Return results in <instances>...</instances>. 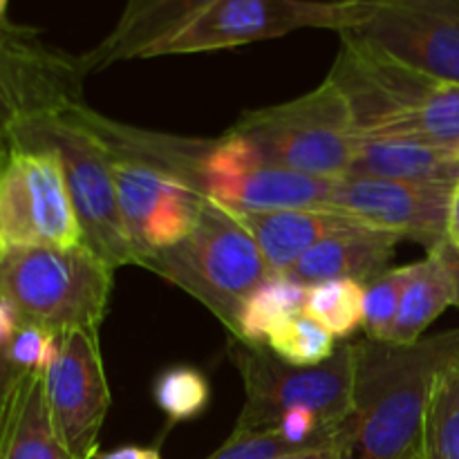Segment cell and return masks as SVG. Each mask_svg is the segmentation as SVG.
<instances>
[{
	"mask_svg": "<svg viewBox=\"0 0 459 459\" xmlns=\"http://www.w3.org/2000/svg\"><path fill=\"white\" fill-rule=\"evenodd\" d=\"M379 134H399L435 146H459V83H437L426 101Z\"/></svg>",
	"mask_w": 459,
	"mask_h": 459,
	"instance_id": "cell-24",
	"label": "cell"
},
{
	"mask_svg": "<svg viewBox=\"0 0 459 459\" xmlns=\"http://www.w3.org/2000/svg\"><path fill=\"white\" fill-rule=\"evenodd\" d=\"M112 272L88 247L0 251V296L22 325L54 334L99 332L108 314Z\"/></svg>",
	"mask_w": 459,
	"mask_h": 459,
	"instance_id": "cell-3",
	"label": "cell"
},
{
	"mask_svg": "<svg viewBox=\"0 0 459 459\" xmlns=\"http://www.w3.org/2000/svg\"><path fill=\"white\" fill-rule=\"evenodd\" d=\"M399 240L402 238L397 233L361 222L318 242L285 276L303 287L327 281H357L368 285L388 272Z\"/></svg>",
	"mask_w": 459,
	"mask_h": 459,
	"instance_id": "cell-16",
	"label": "cell"
},
{
	"mask_svg": "<svg viewBox=\"0 0 459 459\" xmlns=\"http://www.w3.org/2000/svg\"><path fill=\"white\" fill-rule=\"evenodd\" d=\"M142 269L191 294L238 339L247 299L272 276L258 245L224 206L204 197L193 231Z\"/></svg>",
	"mask_w": 459,
	"mask_h": 459,
	"instance_id": "cell-2",
	"label": "cell"
},
{
	"mask_svg": "<svg viewBox=\"0 0 459 459\" xmlns=\"http://www.w3.org/2000/svg\"><path fill=\"white\" fill-rule=\"evenodd\" d=\"M110 169L134 267H143L193 231L204 195L155 166L110 157Z\"/></svg>",
	"mask_w": 459,
	"mask_h": 459,
	"instance_id": "cell-12",
	"label": "cell"
},
{
	"mask_svg": "<svg viewBox=\"0 0 459 459\" xmlns=\"http://www.w3.org/2000/svg\"><path fill=\"white\" fill-rule=\"evenodd\" d=\"M3 148L48 151L56 155L83 227L85 247L110 269L126 264L134 267L133 249L121 224L110 152L81 119L79 106L61 115L36 117L7 126L3 128Z\"/></svg>",
	"mask_w": 459,
	"mask_h": 459,
	"instance_id": "cell-4",
	"label": "cell"
},
{
	"mask_svg": "<svg viewBox=\"0 0 459 459\" xmlns=\"http://www.w3.org/2000/svg\"><path fill=\"white\" fill-rule=\"evenodd\" d=\"M455 169H457V175H459V146L455 148Z\"/></svg>",
	"mask_w": 459,
	"mask_h": 459,
	"instance_id": "cell-36",
	"label": "cell"
},
{
	"mask_svg": "<svg viewBox=\"0 0 459 459\" xmlns=\"http://www.w3.org/2000/svg\"><path fill=\"white\" fill-rule=\"evenodd\" d=\"M354 0H220L191 22L143 52L142 58L220 52L299 30L343 34L357 21Z\"/></svg>",
	"mask_w": 459,
	"mask_h": 459,
	"instance_id": "cell-8",
	"label": "cell"
},
{
	"mask_svg": "<svg viewBox=\"0 0 459 459\" xmlns=\"http://www.w3.org/2000/svg\"><path fill=\"white\" fill-rule=\"evenodd\" d=\"M99 459H161L157 448H143V446H121L110 453H103Z\"/></svg>",
	"mask_w": 459,
	"mask_h": 459,
	"instance_id": "cell-32",
	"label": "cell"
},
{
	"mask_svg": "<svg viewBox=\"0 0 459 459\" xmlns=\"http://www.w3.org/2000/svg\"><path fill=\"white\" fill-rule=\"evenodd\" d=\"M233 215L251 233L272 273H290L318 242L361 224V220L334 209H281Z\"/></svg>",
	"mask_w": 459,
	"mask_h": 459,
	"instance_id": "cell-17",
	"label": "cell"
},
{
	"mask_svg": "<svg viewBox=\"0 0 459 459\" xmlns=\"http://www.w3.org/2000/svg\"><path fill=\"white\" fill-rule=\"evenodd\" d=\"M357 21L339 36L379 49L442 83H459V0H354Z\"/></svg>",
	"mask_w": 459,
	"mask_h": 459,
	"instance_id": "cell-10",
	"label": "cell"
},
{
	"mask_svg": "<svg viewBox=\"0 0 459 459\" xmlns=\"http://www.w3.org/2000/svg\"><path fill=\"white\" fill-rule=\"evenodd\" d=\"M299 451L303 448L294 446L278 429L254 430V433L233 430L231 437L204 459H278Z\"/></svg>",
	"mask_w": 459,
	"mask_h": 459,
	"instance_id": "cell-30",
	"label": "cell"
},
{
	"mask_svg": "<svg viewBox=\"0 0 459 459\" xmlns=\"http://www.w3.org/2000/svg\"><path fill=\"white\" fill-rule=\"evenodd\" d=\"M49 417L63 446L74 459H97L99 435L110 411L99 332L61 334L58 357L45 372Z\"/></svg>",
	"mask_w": 459,
	"mask_h": 459,
	"instance_id": "cell-13",
	"label": "cell"
},
{
	"mask_svg": "<svg viewBox=\"0 0 459 459\" xmlns=\"http://www.w3.org/2000/svg\"><path fill=\"white\" fill-rule=\"evenodd\" d=\"M455 305V281L439 251L426 254L424 260L412 263L411 278L403 290L394 323L393 343L412 345L446 307Z\"/></svg>",
	"mask_w": 459,
	"mask_h": 459,
	"instance_id": "cell-21",
	"label": "cell"
},
{
	"mask_svg": "<svg viewBox=\"0 0 459 459\" xmlns=\"http://www.w3.org/2000/svg\"><path fill=\"white\" fill-rule=\"evenodd\" d=\"M231 130L269 164L321 179L348 178L359 139L352 110L330 79L287 103L245 112Z\"/></svg>",
	"mask_w": 459,
	"mask_h": 459,
	"instance_id": "cell-6",
	"label": "cell"
},
{
	"mask_svg": "<svg viewBox=\"0 0 459 459\" xmlns=\"http://www.w3.org/2000/svg\"><path fill=\"white\" fill-rule=\"evenodd\" d=\"M152 397L173 424L202 415L211 402V385L197 368L170 366L155 377Z\"/></svg>",
	"mask_w": 459,
	"mask_h": 459,
	"instance_id": "cell-27",
	"label": "cell"
},
{
	"mask_svg": "<svg viewBox=\"0 0 459 459\" xmlns=\"http://www.w3.org/2000/svg\"><path fill=\"white\" fill-rule=\"evenodd\" d=\"M446 242L459 254V182L453 188L451 209H448V227H446Z\"/></svg>",
	"mask_w": 459,
	"mask_h": 459,
	"instance_id": "cell-31",
	"label": "cell"
},
{
	"mask_svg": "<svg viewBox=\"0 0 459 459\" xmlns=\"http://www.w3.org/2000/svg\"><path fill=\"white\" fill-rule=\"evenodd\" d=\"M0 459H74L52 424L45 397V372L3 388Z\"/></svg>",
	"mask_w": 459,
	"mask_h": 459,
	"instance_id": "cell-19",
	"label": "cell"
},
{
	"mask_svg": "<svg viewBox=\"0 0 459 459\" xmlns=\"http://www.w3.org/2000/svg\"><path fill=\"white\" fill-rule=\"evenodd\" d=\"M421 459H459V357L437 372L420 439Z\"/></svg>",
	"mask_w": 459,
	"mask_h": 459,
	"instance_id": "cell-22",
	"label": "cell"
},
{
	"mask_svg": "<svg viewBox=\"0 0 459 459\" xmlns=\"http://www.w3.org/2000/svg\"><path fill=\"white\" fill-rule=\"evenodd\" d=\"M412 264L388 269L366 285V305H363V332L368 339L393 343L394 323L403 290L411 278Z\"/></svg>",
	"mask_w": 459,
	"mask_h": 459,
	"instance_id": "cell-29",
	"label": "cell"
},
{
	"mask_svg": "<svg viewBox=\"0 0 459 459\" xmlns=\"http://www.w3.org/2000/svg\"><path fill=\"white\" fill-rule=\"evenodd\" d=\"M267 348L291 366H318L327 361L339 345L321 323L300 312L269 332Z\"/></svg>",
	"mask_w": 459,
	"mask_h": 459,
	"instance_id": "cell-26",
	"label": "cell"
},
{
	"mask_svg": "<svg viewBox=\"0 0 459 459\" xmlns=\"http://www.w3.org/2000/svg\"><path fill=\"white\" fill-rule=\"evenodd\" d=\"M305 299H307V287L299 285L285 273H272L247 299L238 341L249 345H267L269 332L285 318L303 312Z\"/></svg>",
	"mask_w": 459,
	"mask_h": 459,
	"instance_id": "cell-23",
	"label": "cell"
},
{
	"mask_svg": "<svg viewBox=\"0 0 459 459\" xmlns=\"http://www.w3.org/2000/svg\"><path fill=\"white\" fill-rule=\"evenodd\" d=\"M90 76L83 54L72 56L40 39L34 27L0 25V106L3 128L36 117L61 115L81 106Z\"/></svg>",
	"mask_w": 459,
	"mask_h": 459,
	"instance_id": "cell-11",
	"label": "cell"
},
{
	"mask_svg": "<svg viewBox=\"0 0 459 459\" xmlns=\"http://www.w3.org/2000/svg\"><path fill=\"white\" fill-rule=\"evenodd\" d=\"M327 79L348 101L357 134L384 133L420 108L435 85L442 83L350 36H341V49Z\"/></svg>",
	"mask_w": 459,
	"mask_h": 459,
	"instance_id": "cell-15",
	"label": "cell"
},
{
	"mask_svg": "<svg viewBox=\"0 0 459 459\" xmlns=\"http://www.w3.org/2000/svg\"><path fill=\"white\" fill-rule=\"evenodd\" d=\"M350 175L402 182H459L455 148L399 134H359Z\"/></svg>",
	"mask_w": 459,
	"mask_h": 459,
	"instance_id": "cell-20",
	"label": "cell"
},
{
	"mask_svg": "<svg viewBox=\"0 0 459 459\" xmlns=\"http://www.w3.org/2000/svg\"><path fill=\"white\" fill-rule=\"evenodd\" d=\"M229 359L245 385V406L233 426L236 433L276 429L296 408L316 412L330 429H341L352 415L357 350L350 341H341L334 354L318 366H291L267 345L238 339H231Z\"/></svg>",
	"mask_w": 459,
	"mask_h": 459,
	"instance_id": "cell-5",
	"label": "cell"
},
{
	"mask_svg": "<svg viewBox=\"0 0 459 459\" xmlns=\"http://www.w3.org/2000/svg\"><path fill=\"white\" fill-rule=\"evenodd\" d=\"M402 459H421L420 446H417V448H412V451H411V453H408V455H403Z\"/></svg>",
	"mask_w": 459,
	"mask_h": 459,
	"instance_id": "cell-35",
	"label": "cell"
},
{
	"mask_svg": "<svg viewBox=\"0 0 459 459\" xmlns=\"http://www.w3.org/2000/svg\"><path fill=\"white\" fill-rule=\"evenodd\" d=\"M352 415L341 424L339 459H402L420 446L430 388L459 357V330L412 345L359 341Z\"/></svg>",
	"mask_w": 459,
	"mask_h": 459,
	"instance_id": "cell-1",
	"label": "cell"
},
{
	"mask_svg": "<svg viewBox=\"0 0 459 459\" xmlns=\"http://www.w3.org/2000/svg\"><path fill=\"white\" fill-rule=\"evenodd\" d=\"M332 184L334 179L269 164L245 134L231 128L218 139H204L193 170V188L231 213L327 209Z\"/></svg>",
	"mask_w": 459,
	"mask_h": 459,
	"instance_id": "cell-7",
	"label": "cell"
},
{
	"mask_svg": "<svg viewBox=\"0 0 459 459\" xmlns=\"http://www.w3.org/2000/svg\"><path fill=\"white\" fill-rule=\"evenodd\" d=\"M220 0H126L110 34L83 54L90 74L130 58H142L148 48L182 30Z\"/></svg>",
	"mask_w": 459,
	"mask_h": 459,
	"instance_id": "cell-18",
	"label": "cell"
},
{
	"mask_svg": "<svg viewBox=\"0 0 459 459\" xmlns=\"http://www.w3.org/2000/svg\"><path fill=\"white\" fill-rule=\"evenodd\" d=\"M3 348V388L22 377L48 372L61 348V334L36 325H22Z\"/></svg>",
	"mask_w": 459,
	"mask_h": 459,
	"instance_id": "cell-28",
	"label": "cell"
},
{
	"mask_svg": "<svg viewBox=\"0 0 459 459\" xmlns=\"http://www.w3.org/2000/svg\"><path fill=\"white\" fill-rule=\"evenodd\" d=\"M278 459H339V437H336V442L325 444V446L307 448V451L291 453V455H282Z\"/></svg>",
	"mask_w": 459,
	"mask_h": 459,
	"instance_id": "cell-33",
	"label": "cell"
},
{
	"mask_svg": "<svg viewBox=\"0 0 459 459\" xmlns=\"http://www.w3.org/2000/svg\"><path fill=\"white\" fill-rule=\"evenodd\" d=\"M366 285L357 281H327L307 287L303 314L321 323L334 339L348 341L363 327Z\"/></svg>",
	"mask_w": 459,
	"mask_h": 459,
	"instance_id": "cell-25",
	"label": "cell"
},
{
	"mask_svg": "<svg viewBox=\"0 0 459 459\" xmlns=\"http://www.w3.org/2000/svg\"><path fill=\"white\" fill-rule=\"evenodd\" d=\"M455 184L402 182V179H334L327 209L415 240L429 254L446 245L448 209Z\"/></svg>",
	"mask_w": 459,
	"mask_h": 459,
	"instance_id": "cell-14",
	"label": "cell"
},
{
	"mask_svg": "<svg viewBox=\"0 0 459 459\" xmlns=\"http://www.w3.org/2000/svg\"><path fill=\"white\" fill-rule=\"evenodd\" d=\"M437 251H439V255L444 258V263H446V267L451 269V273H453V281H455V305L459 307V254L453 249L451 245H448V242Z\"/></svg>",
	"mask_w": 459,
	"mask_h": 459,
	"instance_id": "cell-34",
	"label": "cell"
},
{
	"mask_svg": "<svg viewBox=\"0 0 459 459\" xmlns=\"http://www.w3.org/2000/svg\"><path fill=\"white\" fill-rule=\"evenodd\" d=\"M30 247H85L83 227L56 155L3 148L0 251Z\"/></svg>",
	"mask_w": 459,
	"mask_h": 459,
	"instance_id": "cell-9",
	"label": "cell"
}]
</instances>
